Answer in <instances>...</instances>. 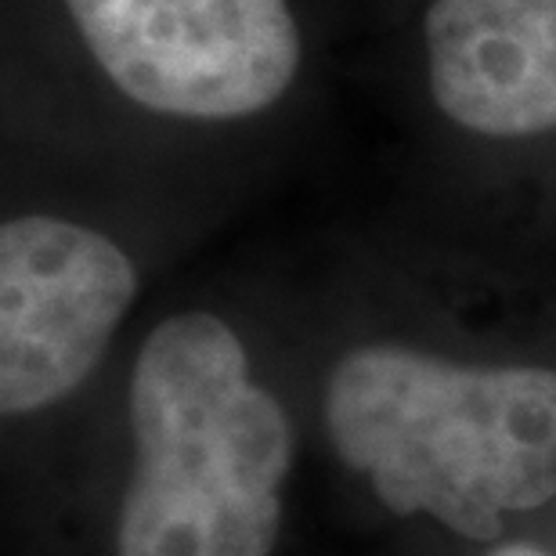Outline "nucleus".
I'll return each instance as SVG.
<instances>
[{
	"mask_svg": "<svg viewBox=\"0 0 556 556\" xmlns=\"http://www.w3.org/2000/svg\"><path fill=\"white\" fill-rule=\"evenodd\" d=\"M326 430L387 509L430 514L473 542L556 495V369L542 365L358 348L326 383Z\"/></svg>",
	"mask_w": 556,
	"mask_h": 556,
	"instance_id": "nucleus-1",
	"label": "nucleus"
},
{
	"mask_svg": "<svg viewBox=\"0 0 556 556\" xmlns=\"http://www.w3.org/2000/svg\"><path fill=\"white\" fill-rule=\"evenodd\" d=\"M135 477L116 556H268L282 520L293 430L250 380L228 321L188 311L160 321L130 376Z\"/></svg>",
	"mask_w": 556,
	"mask_h": 556,
	"instance_id": "nucleus-2",
	"label": "nucleus"
},
{
	"mask_svg": "<svg viewBox=\"0 0 556 556\" xmlns=\"http://www.w3.org/2000/svg\"><path fill=\"white\" fill-rule=\"evenodd\" d=\"M105 76L152 113L242 119L300 70L289 0H65Z\"/></svg>",
	"mask_w": 556,
	"mask_h": 556,
	"instance_id": "nucleus-3",
	"label": "nucleus"
},
{
	"mask_svg": "<svg viewBox=\"0 0 556 556\" xmlns=\"http://www.w3.org/2000/svg\"><path fill=\"white\" fill-rule=\"evenodd\" d=\"M138 271L102 231L59 217L0 228V408L26 416L76 391L109 348Z\"/></svg>",
	"mask_w": 556,
	"mask_h": 556,
	"instance_id": "nucleus-4",
	"label": "nucleus"
},
{
	"mask_svg": "<svg viewBox=\"0 0 556 556\" xmlns=\"http://www.w3.org/2000/svg\"><path fill=\"white\" fill-rule=\"evenodd\" d=\"M422 43L452 124L484 138L556 130V0H433Z\"/></svg>",
	"mask_w": 556,
	"mask_h": 556,
	"instance_id": "nucleus-5",
	"label": "nucleus"
},
{
	"mask_svg": "<svg viewBox=\"0 0 556 556\" xmlns=\"http://www.w3.org/2000/svg\"><path fill=\"white\" fill-rule=\"evenodd\" d=\"M488 556H549V553L531 546V542H509V546H498L495 553H488Z\"/></svg>",
	"mask_w": 556,
	"mask_h": 556,
	"instance_id": "nucleus-6",
	"label": "nucleus"
}]
</instances>
